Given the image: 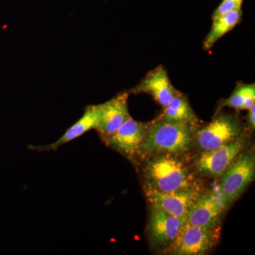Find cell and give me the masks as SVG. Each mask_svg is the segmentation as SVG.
I'll use <instances>...</instances> for the list:
<instances>
[{
    "label": "cell",
    "instance_id": "cell-8",
    "mask_svg": "<svg viewBox=\"0 0 255 255\" xmlns=\"http://www.w3.org/2000/svg\"><path fill=\"white\" fill-rule=\"evenodd\" d=\"M202 192L200 187L168 193L145 188L146 199L150 208L160 210L187 221L191 207Z\"/></svg>",
    "mask_w": 255,
    "mask_h": 255
},
{
    "label": "cell",
    "instance_id": "cell-15",
    "mask_svg": "<svg viewBox=\"0 0 255 255\" xmlns=\"http://www.w3.org/2000/svg\"><path fill=\"white\" fill-rule=\"evenodd\" d=\"M242 16L243 11L241 9L230 11L227 14L212 19L211 30L203 43L204 49L209 50L212 48L215 43L219 41L221 37L226 34L228 32L231 31L241 22Z\"/></svg>",
    "mask_w": 255,
    "mask_h": 255
},
{
    "label": "cell",
    "instance_id": "cell-2",
    "mask_svg": "<svg viewBox=\"0 0 255 255\" xmlns=\"http://www.w3.org/2000/svg\"><path fill=\"white\" fill-rule=\"evenodd\" d=\"M145 187L174 192L199 187L194 174L179 155L157 154L147 157L142 169Z\"/></svg>",
    "mask_w": 255,
    "mask_h": 255
},
{
    "label": "cell",
    "instance_id": "cell-18",
    "mask_svg": "<svg viewBox=\"0 0 255 255\" xmlns=\"http://www.w3.org/2000/svg\"><path fill=\"white\" fill-rule=\"evenodd\" d=\"M249 114L248 116V124L250 128L252 129H254L255 127V105L250 108Z\"/></svg>",
    "mask_w": 255,
    "mask_h": 255
},
{
    "label": "cell",
    "instance_id": "cell-6",
    "mask_svg": "<svg viewBox=\"0 0 255 255\" xmlns=\"http://www.w3.org/2000/svg\"><path fill=\"white\" fill-rule=\"evenodd\" d=\"M229 204L220 191L219 185L202 192L188 214L187 223L198 227H216L221 221Z\"/></svg>",
    "mask_w": 255,
    "mask_h": 255
},
{
    "label": "cell",
    "instance_id": "cell-16",
    "mask_svg": "<svg viewBox=\"0 0 255 255\" xmlns=\"http://www.w3.org/2000/svg\"><path fill=\"white\" fill-rule=\"evenodd\" d=\"M255 83L250 85L241 83L236 87L232 95L223 102L222 107H228L236 110H248L255 105Z\"/></svg>",
    "mask_w": 255,
    "mask_h": 255
},
{
    "label": "cell",
    "instance_id": "cell-14",
    "mask_svg": "<svg viewBox=\"0 0 255 255\" xmlns=\"http://www.w3.org/2000/svg\"><path fill=\"white\" fill-rule=\"evenodd\" d=\"M169 123H189L197 124L198 119L187 97L179 92L164 107L163 112L158 117Z\"/></svg>",
    "mask_w": 255,
    "mask_h": 255
},
{
    "label": "cell",
    "instance_id": "cell-12",
    "mask_svg": "<svg viewBox=\"0 0 255 255\" xmlns=\"http://www.w3.org/2000/svg\"><path fill=\"white\" fill-rule=\"evenodd\" d=\"M131 93L150 95L158 105L165 107L179 93L172 84L162 65L151 70L138 85L131 90Z\"/></svg>",
    "mask_w": 255,
    "mask_h": 255
},
{
    "label": "cell",
    "instance_id": "cell-4",
    "mask_svg": "<svg viewBox=\"0 0 255 255\" xmlns=\"http://www.w3.org/2000/svg\"><path fill=\"white\" fill-rule=\"evenodd\" d=\"M241 121L227 114H218L206 127L197 129L195 140L201 151L214 150L243 136Z\"/></svg>",
    "mask_w": 255,
    "mask_h": 255
},
{
    "label": "cell",
    "instance_id": "cell-10",
    "mask_svg": "<svg viewBox=\"0 0 255 255\" xmlns=\"http://www.w3.org/2000/svg\"><path fill=\"white\" fill-rule=\"evenodd\" d=\"M129 94L128 92H122L100 105V117L95 129L101 138L113 135L131 117L128 105Z\"/></svg>",
    "mask_w": 255,
    "mask_h": 255
},
{
    "label": "cell",
    "instance_id": "cell-11",
    "mask_svg": "<svg viewBox=\"0 0 255 255\" xmlns=\"http://www.w3.org/2000/svg\"><path fill=\"white\" fill-rule=\"evenodd\" d=\"M187 221L160 210L150 208L147 232L151 243L156 247L167 248L175 240Z\"/></svg>",
    "mask_w": 255,
    "mask_h": 255
},
{
    "label": "cell",
    "instance_id": "cell-7",
    "mask_svg": "<svg viewBox=\"0 0 255 255\" xmlns=\"http://www.w3.org/2000/svg\"><path fill=\"white\" fill-rule=\"evenodd\" d=\"M151 123L152 122H137L130 117L113 135L102 140L126 158L134 160L145 141Z\"/></svg>",
    "mask_w": 255,
    "mask_h": 255
},
{
    "label": "cell",
    "instance_id": "cell-9",
    "mask_svg": "<svg viewBox=\"0 0 255 255\" xmlns=\"http://www.w3.org/2000/svg\"><path fill=\"white\" fill-rule=\"evenodd\" d=\"M246 144L243 136L214 150L201 151L195 162L196 168L204 175L221 177L238 154L245 150Z\"/></svg>",
    "mask_w": 255,
    "mask_h": 255
},
{
    "label": "cell",
    "instance_id": "cell-1",
    "mask_svg": "<svg viewBox=\"0 0 255 255\" xmlns=\"http://www.w3.org/2000/svg\"><path fill=\"white\" fill-rule=\"evenodd\" d=\"M196 124L169 123L157 118L152 121L137 157L147 158L157 154L182 155L195 143Z\"/></svg>",
    "mask_w": 255,
    "mask_h": 255
},
{
    "label": "cell",
    "instance_id": "cell-13",
    "mask_svg": "<svg viewBox=\"0 0 255 255\" xmlns=\"http://www.w3.org/2000/svg\"><path fill=\"white\" fill-rule=\"evenodd\" d=\"M99 117H100V105L87 106L81 118L79 119L78 122H75L72 127L69 128L65 133L56 141L49 145H30L28 147L31 150L40 151V152L56 150L60 146L78 138L91 129H95L98 123Z\"/></svg>",
    "mask_w": 255,
    "mask_h": 255
},
{
    "label": "cell",
    "instance_id": "cell-17",
    "mask_svg": "<svg viewBox=\"0 0 255 255\" xmlns=\"http://www.w3.org/2000/svg\"><path fill=\"white\" fill-rule=\"evenodd\" d=\"M243 0H223L222 2L215 10L212 15V19L234 10L242 9Z\"/></svg>",
    "mask_w": 255,
    "mask_h": 255
},
{
    "label": "cell",
    "instance_id": "cell-3",
    "mask_svg": "<svg viewBox=\"0 0 255 255\" xmlns=\"http://www.w3.org/2000/svg\"><path fill=\"white\" fill-rule=\"evenodd\" d=\"M221 226L198 227L186 223L175 240L164 252L171 255H201L212 250L219 243Z\"/></svg>",
    "mask_w": 255,
    "mask_h": 255
},
{
    "label": "cell",
    "instance_id": "cell-5",
    "mask_svg": "<svg viewBox=\"0 0 255 255\" xmlns=\"http://www.w3.org/2000/svg\"><path fill=\"white\" fill-rule=\"evenodd\" d=\"M255 174V157L253 151H242L223 174L219 184L228 204L241 196L253 182Z\"/></svg>",
    "mask_w": 255,
    "mask_h": 255
}]
</instances>
